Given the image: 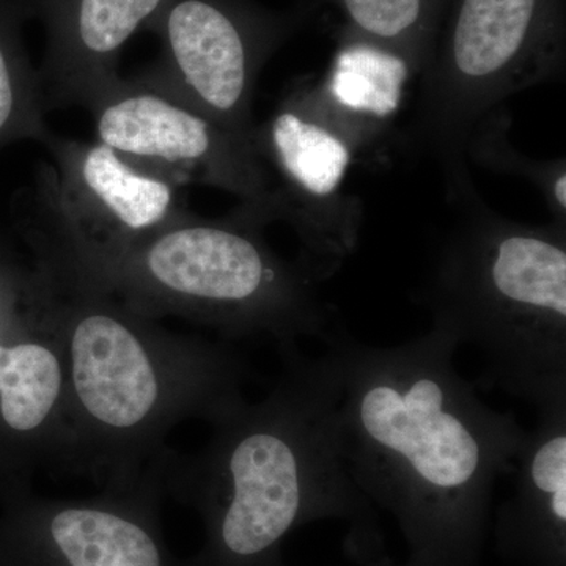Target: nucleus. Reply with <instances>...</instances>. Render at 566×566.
I'll use <instances>...</instances> for the list:
<instances>
[{"instance_id":"nucleus-2","label":"nucleus","mask_w":566,"mask_h":566,"mask_svg":"<svg viewBox=\"0 0 566 566\" xmlns=\"http://www.w3.org/2000/svg\"><path fill=\"white\" fill-rule=\"evenodd\" d=\"M439 245L420 290L433 323L483 357L476 386L536 409L566 401V227L528 226L479 196Z\"/></svg>"},{"instance_id":"nucleus-4","label":"nucleus","mask_w":566,"mask_h":566,"mask_svg":"<svg viewBox=\"0 0 566 566\" xmlns=\"http://www.w3.org/2000/svg\"><path fill=\"white\" fill-rule=\"evenodd\" d=\"M565 0H449L420 73L409 148L433 159L450 205L476 193L468 142L509 96L565 76Z\"/></svg>"},{"instance_id":"nucleus-5","label":"nucleus","mask_w":566,"mask_h":566,"mask_svg":"<svg viewBox=\"0 0 566 566\" xmlns=\"http://www.w3.org/2000/svg\"><path fill=\"white\" fill-rule=\"evenodd\" d=\"M263 226L243 207L216 221L185 210L137 234L144 244L134 263L159 292L229 322L323 338L333 311L316 290L322 281L304 262L279 260L260 237Z\"/></svg>"},{"instance_id":"nucleus-1","label":"nucleus","mask_w":566,"mask_h":566,"mask_svg":"<svg viewBox=\"0 0 566 566\" xmlns=\"http://www.w3.org/2000/svg\"><path fill=\"white\" fill-rule=\"evenodd\" d=\"M340 382L342 444L360 493L394 516L417 566H480L491 499L526 430L458 374L439 324L397 346L324 334Z\"/></svg>"},{"instance_id":"nucleus-7","label":"nucleus","mask_w":566,"mask_h":566,"mask_svg":"<svg viewBox=\"0 0 566 566\" xmlns=\"http://www.w3.org/2000/svg\"><path fill=\"white\" fill-rule=\"evenodd\" d=\"M312 11L301 0L286 11L255 0H172L148 25L163 41L161 57L139 76L255 145L260 73Z\"/></svg>"},{"instance_id":"nucleus-12","label":"nucleus","mask_w":566,"mask_h":566,"mask_svg":"<svg viewBox=\"0 0 566 566\" xmlns=\"http://www.w3.org/2000/svg\"><path fill=\"white\" fill-rule=\"evenodd\" d=\"M73 381L88 415L114 428L134 427L151 411L158 381L139 338L104 312H88L71 337Z\"/></svg>"},{"instance_id":"nucleus-16","label":"nucleus","mask_w":566,"mask_h":566,"mask_svg":"<svg viewBox=\"0 0 566 566\" xmlns=\"http://www.w3.org/2000/svg\"><path fill=\"white\" fill-rule=\"evenodd\" d=\"M62 386L61 365L44 346L0 345V411L9 427L29 431L50 415Z\"/></svg>"},{"instance_id":"nucleus-14","label":"nucleus","mask_w":566,"mask_h":566,"mask_svg":"<svg viewBox=\"0 0 566 566\" xmlns=\"http://www.w3.org/2000/svg\"><path fill=\"white\" fill-rule=\"evenodd\" d=\"M329 3L342 18L337 36L367 41L403 57L420 76L449 0H303Z\"/></svg>"},{"instance_id":"nucleus-15","label":"nucleus","mask_w":566,"mask_h":566,"mask_svg":"<svg viewBox=\"0 0 566 566\" xmlns=\"http://www.w3.org/2000/svg\"><path fill=\"white\" fill-rule=\"evenodd\" d=\"M51 536L69 566H163L147 531L102 510H63L52 517Z\"/></svg>"},{"instance_id":"nucleus-9","label":"nucleus","mask_w":566,"mask_h":566,"mask_svg":"<svg viewBox=\"0 0 566 566\" xmlns=\"http://www.w3.org/2000/svg\"><path fill=\"white\" fill-rule=\"evenodd\" d=\"M172 0H25L46 29L44 109L93 104L118 81L123 48Z\"/></svg>"},{"instance_id":"nucleus-11","label":"nucleus","mask_w":566,"mask_h":566,"mask_svg":"<svg viewBox=\"0 0 566 566\" xmlns=\"http://www.w3.org/2000/svg\"><path fill=\"white\" fill-rule=\"evenodd\" d=\"M499 506L494 551L515 566H566V401L536 409Z\"/></svg>"},{"instance_id":"nucleus-6","label":"nucleus","mask_w":566,"mask_h":566,"mask_svg":"<svg viewBox=\"0 0 566 566\" xmlns=\"http://www.w3.org/2000/svg\"><path fill=\"white\" fill-rule=\"evenodd\" d=\"M253 142L273 182L274 221L296 230L303 262L319 281L333 277L363 229V205L344 191L346 175L374 142L333 109L314 81L294 85L255 126Z\"/></svg>"},{"instance_id":"nucleus-3","label":"nucleus","mask_w":566,"mask_h":566,"mask_svg":"<svg viewBox=\"0 0 566 566\" xmlns=\"http://www.w3.org/2000/svg\"><path fill=\"white\" fill-rule=\"evenodd\" d=\"M340 382L326 353L300 365L273 419L249 424L227 450V499L216 517L223 566H259L294 528L340 520L374 551V504L349 474L342 444Z\"/></svg>"},{"instance_id":"nucleus-19","label":"nucleus","mask_w":566,"mask_h":566,"mask_svg":"<svg viewBox=\"0 0 566 566\" xmlns=\"http://www.w3.org/2000/svg\"><path fill=\"white\" fill-rule=\"evenodd\" d=\"M365 566H417L412 564V562L406 560L403 564H395L392 558L389 557H379L375 558V560L368 562Z\"/></svg>"},{"instance_id":"nucleus-13","label":"nucleus","mask_w":566,"mask_h":566,"mask_svg":"<svg viewBox=\"0 0 566 566\" xmlns=\"http://www.w3.org/2000/svg\"><path fill=\"white\" fill-rule=\"evenodd\" d=\"M337 41L333 62L316 87L338 115L376 144L400 112L406 88L417 77L415 70L400 55L367 41Z\"/></svg>"},{"instance_id":"nucleus-17","label":"nucleus","mask_w":566,"mask_h":566,"mask_svg":"<svg viewBox=\"0 0 566 566\" xmlns=\"http://www.w3.org/2000/svg\"><path fill=\"white\" fill-rule=\"evenodd\" d=\"M510 117L497 107L476 123L465 155L494 172L515 175L534 185L547 205L553 222L566 227V163L564 158L538 159L521 155L509 140Z\"/></svg>"},{"instance_id":"nucleus-18","label":"nucleus","mask_w":566,"mask_h":566,"mask_svg":"<svg viewBox=\"0 0 566 566\" xmlns=\"http://www.w3.org/2000/svg\"><path fill=\"white\" fill-rule=\"evenodd\" d=\"M41 104L40 87L33 85L21 57L14 11L0 3V134L21 128L46 142Z\"/></svg>"},{"instance_id":"nucleus-10","label":"nucleus","mask_w":566,"mask_h":566,"mask_svg":"<svg viewBox=\"0 0 566 566\" xmlns=\"http://www.w3.org/2000/svg\"><path fill=\"white\" fill-rule=\"evenodd\" d=\"M54 167L48 174L52 193L82 232L106 230L136 237L172 221L182 208L178 186L134 166L103 142L46 140Z\"/></svg>"},{"instance_id":"nucleus-8","label":"nucleus","mask_w":566,"mask_h":566,"mask_svg":"<svg viewBox=\"0 0 566 566\" xmlns=\"http://www.w3.org/2000/svg\"><path fill=\"white\" fill-rule=\"evenodd\" d=\"M96 136L144 172L175 186L232 193L264 222L274 221L273 182L255 145L142 76L120 80L92 106Z\"/></svg>"}]
</instances>
